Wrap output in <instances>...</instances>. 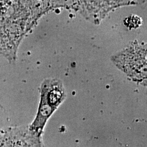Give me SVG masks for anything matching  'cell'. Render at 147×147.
Wrapping results in <instances>:
<instances>
[{"instance_id":"cell-1","label":"cell","mask_w":147,"mask_h":147,"mask_svg":"<svg viewBox=\"0 0 147 147\" xmlns=\"http://www.w3.org/2000/svg\"><path fill=\"white\" fill-rule=\"evenodd\" d=\"M40 94L56 110L66 98L63 84L57 79L44 80L40 86Z\"/></svg>"}]
</instances>
